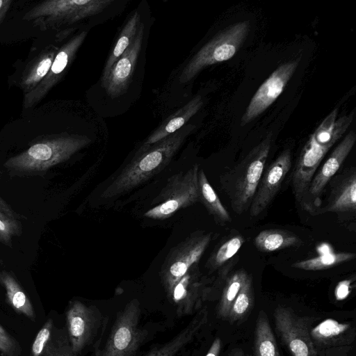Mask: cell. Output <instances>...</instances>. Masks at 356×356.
Segmentation results:
<instances>
[{"mask_svg": "<svg viewBox=\"0 0 356 356\" xmlns=\"http://www.w3.org/2000/svg\"><path fill=\"white\" fill-rule=\"evenodd\" d=\"M12 2V0H0V24L5 18Z\"/></svg>", "mask_w": 356, "mask_h": 356, "instance_id": "8d00e7d4", "label": "cell"}, {"mask_svg": "<svg viewBox=\"0 0 356 356\" xmlns=\"http://www.w3.org/2000/svg\"><path fill=\"white\" fill-rule=\"evenodd\" d=\"M22 218L0 196V243L13 248V238L21 236L23 232Z\"/></svg>", "mask_w": 356, "mask_h": 356, "instance_id": "83f0119b", "label": "cell"}, {"mask_svg": "<svg viewBox=\"0 0 356 356\" xmlns=\"http://www.w3.org/2000/svg\"><path fill=\"white\" fill-rule=\"evenodd\" d=\"M207 312L205 309L199 312L189 324L170 341L152 350L147 356H175L188 344L206 323Z\"/></svg>", "mask_w": 356, "mask_h": 356, "instance_id": "603a6c76", "label": "cell"}, {"mask_svg": "<svg viewBox=\"0 0 356 356\" xmlns=\"http://www.w3.org/2000/svg\"><path fill=\"white\" fill-rule=\"evenodd\" d=\"M189 124L135 155L103 191L105 199L128 193L159 173L171 161L189 134L195 129Z\"/></svg>", "mask_w": 356, "mask_h": 356, "instance_id": "6da1fadb", "label": "cell"}, {"mask_svg": "<svg viewBox=\"0 0 356 356\" xmlns=\"http://www.w3.org/2000/svg\"><path fill=\"white\" fill-rule=\"evenodd\" d=\"M291 167V154L289 149H286L265 170L249 208L251 216H258L268 207Z\"/></svg>", "mask_w": 356, "mask_h": 356, "instance_id": "5bb4252c", "label": "cell"}, {"mask_svg": "<svg viewBox=\"0 0 356 356\" xmlns=\"http://www.w3.org/2000/svg\"><path fill=\"white\" fill-rule=\"evenodd\" d=\"M87 33V31H83L76 34L58 51L44 79L34 90L25 94L24 97L25 108L32 107L40 102L60 79L63 72L72 62L83 42Z\"/></svg>", "mask_w": 356, "mask_h": 356, "instance_id": "9a60e30c", "label": "cell"}, {"mask_svg": "<svg viewBox=\"0 0 356 356\" xmlns=\"http://www.w3.org/2000/svg\"><path fill=\"white\" fill-rule=\"evenodd\" d=\"M337 108L332 110L310 135L297 159L291 176L296 200L301 205L316 171L325 156L350 125L354 112L337 119Z\"/></svg>", "mask_w": 356, "mask_h": 356, "instance_id": "7a4b0ae2", "label": "cell"}, {"mask_svg": "<svg viewBox=\"0 0 356 356\" xmlns=\"http://www.w3.org/2000/svg\"><path fill=\"white\" fill-rule=\"evenodd\" d=\"M254 356H280L268 318L263 310L259 312L256 321Z\"/></svg>", "mask_w": 356, "mask_h": 356, "instance_id": "484cf974", "label": "cell"}, {"mask_svg": "<svg viewBox=\"0 0 356 356\" xmlns=\"http://www.w3.org/2000/svg\"><path fill=\"white\" fill-rule=\"evenodd\" d=\"M113 0H48L32 9L24 19L47 17L51 22L72 24L100 13Z\"/></svg>", "mask_w": 356, "mask_h": 356, "instance_id": "30bf717a", "label": "cell"}, {"mask_svg": "<svg viewBox=\"0 0 356 356\" xmlns=\"http://www.w3.org/2000/svg\"><path fill=\"white\" fill-rule=\"evenodd\" d=\"M22 348L18 341L0 323V354L2 356H20Z\"/></svg>", "mask_w": 356, "mask_h": 356, "instance_id": "836d02e7", "label": "cell"}, {"mask_svg": "<svg viewBox=\"0 0 356 356\" xmlns=\"http://www.w3.org/2000/svg\"><path fill=\"white\" fill-rule=\"evenodd\" d=\"M198 188L200 202L204 205L216 222L221 225L231 222L229 213L223 206L202 169L198 172Z\"/></svg>", "mask_w": 356, "mask_h": 356, "instance_id": "d4e9b609", "label": "cell"}, {"mask_svg": "<svg viewBox=\"0 0 356 356\" xmlns=\"http://www.w3.org/2000/svg\"><path fill=\"white\" fill-rule=\"evenodd\" d=\"M56 51H48L40 55L22 77L20 85L24 92L28 93L34 90L47 76Z\"/></svg>", "mask_w": 356, "mask_h": 356, "instance_id": "f1b7e54d", "label": "cell"}, {"mask_svg": "<svg viewBox=\"0 0 356 356\" xmlns=\"http://www.w3.org/2000/svg\"><path fill=\"white\" fill-rule=\"evenodd\" d=\"M244 241L241 235L232 236L225 241L209 258L207 263L208 267L213 270L222 266L238 252Z\"/></svg>", "mask_w": 356, "mask_h": 356, "instance_id": "d6a6232c", "label": "cell"}, {"mask_svg": "<svg viewBox=\"0 0 356 356\" xmlns=\"http://www.w3.org/2000/svg\"><path fill=\"white\" fill-rule=\"evenodd\" d=\"M211 240V233L197 232L170 250L160 271L167 297L177 282L198 262Z\"/></svg>", "mask_w": 356, "mask_h": 356, "instance_id": "ba28073f", "label": "cell"}, {"mask_svg": "<svg viewBox=\"0 0 356 356\" xmlns=\"http://www.w3.org/2000/svg\"><path fill=\"white\" fill-rule=\"evenodd\" d=\"M274 318L276 331L292 356H317L306 318L284 307L275 309Z\"/></svg>", "mask_w": 356, "mask_h": 356, "instance_id": "7c38bea8", "label": "cell"}, {"mask_svg": "<svg viewBox=\"0 0 356 356\" xmlns=\"http://www.w3.org/2000/svg\"><path fill=\"white\" fill-rule=\"evenodd\" d=\"M252 303V276L248 274L229 310L227 317L230 321L235 322L245 317L251 309Z\"/></svg>", "mask_w": 356, "mask_h": 356, "instance_id": "1f68e13d", "label": "cell"}, {"mask_svg": "<svg viewBox=\"0 0 356 356\" xmlns=\"http://www.w3.org/2000/svg\"><path fill=\"white\" fill-rule=\"evenodd\" d=\"M302 243V241L296 234L282 229L262 230L254 239L255 247L263 252H270L298 246Z\"/></svg>", "mask_w": 356, "mask_h": 356, "instance_id": "cb8c5ba5", "label": "cell"}, {"mask_svg": "<svg viewBox=\"0 0 356 356\" xmlns=\"http://www.w3.org/2000/svg\"><path fill=\"white\" fill-rule=\"evenodd\" d=\"M350 280H343L338 284L336 287L334 294L337 300H344L350 293Z\"/></svg>", "mask_w": 356, "mask_h": 356, "instance_id": "e575fe53", "label": "cell"}, {"mask_svg": "<svg viewBox=\"0 0 356 356\" xmlns=\"http://www.w3.org/2000/svg\"><path fill=\"white\" fill-rule=\"evenodd\" d=\"M199 170V165L195 164L186 172H179L169 177L154 201L157 204L145 212L144 216L163 220L177 211L200 202Z\"/></svg>", "mask_w": 356, "mask_h": 356, "instance_id": "52a82bcc", "label": "cell"}, {"mask_svg": "<svg viewBox=\"0 0 356 356\" xmlns=\"http://www.w3.org/2000/svg\"><path fill=\"white\" fill-rule=\"evenodd\" d=\"M74 356H79V355H74Z\"/></svg>", "mask_w": 356, "mask_h": 356, "instance_id": "f35d334b", "label": "cell"}, {"mask_svg": "<svg viewBox=\"0 0 356 356\" xmlns=\"http://www.w3.org/2000/svg\"><path fill=\"white\" fill-rule=\"evenodd\" d=\"M221 348V341L219 338H216L212 343L206 356H218Z\"/></svg>", "mask_w": 356, "mask_h": 356, "instance_id": "d590c367", "label": "cell"}, {"mask_svg": "<svg viewBox=\"0 0 356 356\" xmlns=\"http://www.w3.org/2000/svg\"><path fill=\"white\" fill-rule=\"evenodd\" d=\"M191 269L177 282L168 297L175 306L177 316L181 317L197 309L203 298V284L197 273Z\"/></svg>", "mask_w": 356, "mask_h": 356, "instance_id": "d6986e66", "label": "cell"}, {"mask_svg": "<svg viewBox=\"0 0 356 356\" xmlns=\"http://www.w3.org/2000/svg\"><path fill=\"white\" fill-rule=\"evenodd\" d=\"M0 284L5 289L6 300L14 311L35 321L34 307L15 275L11 271L0 270Z\"/></svg>", "mask_w": 356, "mask_h": 356, "instance_id": "7402d4cb", "label": "cell"}, {"mask_svg": "<svg viewBox=\"0 0 356 356\" xmlns=\"http://www.w3.org/2000/svg\"><path fill=\"white\" fill-rule=\"evenodd\" d=\"M356 140L353 131L348 132L335 147L323 165L318 168L312 179L301 204L303 209L311 214L321 207V195L332 178L338 172L352 150Z\"/></svg>", "mask_w": 356, "mask_h": 356, "instance_id": "8fae6325", "label": "cell"}, {"mask_svg": "<svg viewBox=\"0 0 356 356\" xmlns=\"http://www.w3.org/2000/svg\"><path fill=\"white\" fill-rule=\"evenodd\" d=\"M140 316V303L133 299L117 313L104 347L95 348L94 356H134L147 336Z\"/></svg>", "mask_w": 356, "mask_h": 356, "instance_id": "8992f818", "label": "cell"}, {"mask_svg": "<svg viewBox=\"0 0 356 356\" xmlns=\"http://www.w3.org/2000/svg\"><path fill=\"white\" fill-rule=\"evenodd\" d=\"M90 143L89 138L78 135L42 140L9 158L3 167L12 177L44 176L50 168L67 161Z\"/></svg>", "mask_w": 356, "mask_h": 356, "instance_id": "3957f363", "label": "cell"}, {"mask_svg": "<svg viewBox=\"0 0 356 356\" xmlns=\"http://www.w3.org/2000/svg\"><path fill=\"white\" fill-rule=\"evenodd\" d=\"M309 335L314 348L318 351L325 350L327 347L343 346L345 337L350 334L349 324L341 323L333 319H326L311 329Z\"/></svg>", "mask_w": 356, "mask_h": 356, "instance_id": "44dd1931", "label": "cell"}, {"mask_svg": "<svg viewBox=\"0 0 356 356\" xmlns=\"http://www.w3.org/2000/svg\"><path fill=\"white\" fill-rule=\"evenodd\" d=\"M144 29L143 23L140 22L133 41L113 65L102 85L111 98L122 95L129 85L142 48Z\"/></svg>", "mask_w": 356, "mask_h": 356, "instance_id": "2e32d148", "label": "cell"}, {"mask_svg": "<svg viewBox=\"0 0 356 356\" xmlns=\"http://www.w3.org/2000/svg\"><path fill=\"white\" fill-rule=\"evenodd\" d=\"M140 15L135 11L121 31L115 45L106 62L102 71V85L105 82L108 72L118 59L126 51L133 41L140 25Z\"/></svg>", "mask_w": 356, "mask_h": 356, "instance_id": "4316f807", "label": "cell"}, {"mask_svg": "<svg viewBox=\"0 0 356 356\" xmlns=\"http://www.w3.org/2000/svg\"><path fill=\"white\" fill-rule=\"evenodd\" d=\"M248 273L244 270H238L227 280L218 305V314L222 318L228 316L231 307L237 296Z\"/></svg>", "mask_w": 356, "mask_h": 356, "instance_id": "4dcf8cb0", "label": "cell"}, {"mask_svg": "<svg viewBox=\"0 0 356 356\" xmlns=\"http://www.w3.org/2000/svg\"><path fill=\"white\" fill-rule=\"evenodd\" d=\"M249 30V22L243 21L219 32L184 66L179 76V82L186 83L192 80L204 68L230 59L242 46Z\"/></svg>", "mask_w": 356, "mask_h": 356, "instance_id": "5b68a950", "label": "cell"}, {"mask_svg": "<svg viewBox=\"0 0 356 356\" xmlns=\"http://www.w3.org/2000/svg\"><path fill=\"white\" fill-rule=\"evenodd\" d=\"M355 258L353 252H332L293 263L291 266L304 270H321Z\"/></svg>", "mask_w": 356, "mask_h": 356, "instance_id": "f546056e", "label": "cell"}, {"mask_svg": "<svg viewBox=\"0 0 356 356\" xmlns=\"http://www.w3.org/2000/svg\"><path fill=\"white\" fill-rule=\"evenodd\" d=\"M229 356H243V355L241 350H236L232 352Z\"/></svg>", "mask_w": 356, "mask_h": 356, "instance_id": "74e56055", "label": "cell"}, {"mask_svg": "<svg viewBox=\"0 0 356 356\" xmlns=\"http://www.w3.org/2000/svg\"><path fill=\"white\" fill-rule=\"evenodd\" d=\"M299 58L277 67L259 87L241 118L245 125L264 113L281 95L299 64Z\"/></svg>", "mask_w": 356, "mask_h": 356, "instance_id": "4fadbf2b", "label": "cell"}, {"mask_svg": "<svg viewBox=\"0 0 356 356\" xmlns=\"http://www.w3.org/2000/svg\"><path fill=\"white\" fill-rule=\"evenodd\" d=\"M65 318L66 330L74 355H79L90 345L99 330L105 327L106 321L99 310L79 300L69 303Z\"/></svg>", "mask_w": 356, "mask_h": 356, "instance_id": "9c48e42d", "label": "cell"}, {"mask_svg": "<svg viewBox=\"0 0 356 356\" xmlns=\"http://www.w3.org/2000/svg\"><path fill=\"white\" fill-rule=\"evenodd\" d=\"M330 191L323 205L314 214L327 212L355 213L356 211V170L354 167L337 172L328 183Z\"/></svg>", "mask_w": 356, "mask_h": 356, "instance_id": "e0dca14e", "label": "cell"}, {"mask_svg": "<svg viewBox=\"0 0 356 356\" xmlns=\"http://www.w3.org/2000/svg\"><path fill=\"white\" fill-rule=\"evenodd\" d=\"M202 105V97L200 95L194 97L157 127L146 138L138 150L143 151L152 145L180 129L190 118L197 113Z\"/></svg>", "mask_w": 356, "mask_h": 356, "instance_id": "ffe728a7", "label": "cell"}, {"mask_svg": "<svg viewBox=\"0 0 356 356\" xmlns=\"http://www.w3.org/2000/svg\"><path fill=\"white\" fill-rule=\"evenodd\" d=\"M271 141V134H268L223 176V188L230 200L233 211L237 214H241L250 208L264 171Z\"/></svg>", "mask_w": 356, "mask_h": 356, "instance_id": "277c9868", "label": "cell"}, {"mask_svg": "<svg viewBox=\"0 0 356 356\" xmlns=\"http://www.w3.org/2000/svg\"><path fill=\"white\" fill-rule=\"evenodd\" d=\"M66 328L57 327L49 318L37 333L31 356H74Z\"/></svg>", "mask_w": 356, "mask_h": 356, "instance_id": "ac0fdd59", "label": "cell"}]
</instances>
